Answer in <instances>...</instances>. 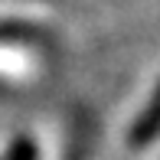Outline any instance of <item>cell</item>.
Instances as JSON below:
<instances>
[{
  "label": "cell",
  "mask_w": 160,
  "mask_h": 160,
  "mask_svg": "<svg viewBox=\"0 0 160 160\" xmlns=\"http://www.w3.org/2000/svg\"><path fill=\"white\" fill-rule=\"evenodd\" d=\"M85 150H88V128L75 124L72 141H69V157H65V160H85Z\"/></svg>",
  "instance_id": "2"
},
{
  "label": "cell",
  "mask_w": 160,
  "mask_h": 160,
  "mask_svg": "<svg viewBox=\"0 0 160 160\" xmlns=\"http://www.w3.org/2000/svg\"><path fill=\"white\" fill-rule=\"evenodd\" d=\"M157 134H160V85H157L154 98H150V105L144 108L141 118L134 121V128H131L128 141L134 144V147H144V144H150Z\"/></svg>",
  "instance_id": "1"
}]
</instances>
